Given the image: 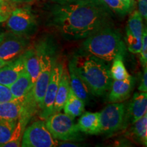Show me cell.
I'll list each match as a JSON object with an SVG mask.
<instances>
[{
  "label": "cell",
  "mask_w": 147,
  "mask_h": 147,
  "mask_svg": "<svg viewBox=\"0 0 147 147\" xmlns=\"http://www.w3.org/2000/svg\"><path fill=\"white\" fill-rule=\"evenodd\" d=\"M108 7L102 0H80L55 3L51 10V21L62 36L69 40L85 39L110 25Z\"/></svg>",
  "instance_id": "6da1fadb"
},
{
  "label": "cell",
  "mask_w": 147,
  "mask_h": 147,
  "mask_svg": "<svg viewBox=\"0 0 147 147\" xmlns=\"http://www.w3.org/2000/svg\"><path fill=\"white\" fill-rule=\"evenodd\" d=\"M71 61L75 70L87 84L91 94L101 96L110 89V70L104 60L84 53L74 55Z\"/></svg>",
  "instance_id": "7a4b0ae2"
},
{
  "label": "cell",
  "mask_w": 147,
  "mask_h": 147,
  "mask_svg": "<svg viewBox=\"0 0 147 147\" xmlns=\"http://www.w3.org/2000/svg\"><path fill=\"white\" fill-rule=\"evenodd\" d=\"M82 48L85 53L104 61H111L117 55H123L126 51L120 33L110 25L86 38L82 43Z\"/></svg>",
  "instance_id": "3957f363"
},
{
  "label": "cell",
  "mask_w": 147,
  "mask_h": 147,
  "mask_svg": "<svg viewBox=\"0 0 147 147\" xmlns=\"http://www.w3.org/2000/svg\"><path fill=\"white\" fill-rule=\"evenodd\" d=\"M46 126L54 138L62 141L80 140V131L74 119L65 113H55L46 119Z\"/></svg>",
  "instance_id": "277c9868"
},
{
  "label": "cell",
  "mask_w": 147,
  "mask_h": 147,
  "mask_svg": "<svg viewBox=\"0 0 147 147\" xmlns=\"http://www.w3.org/2000/svg\"><path fill=\"white\" fill-rule=\"evenodd\" d=\"M5 21L10 32L18 36L32 34L37 27L36 16L29 6L15 8Z\"/></svg>",
  "instance_id": "5b68a950"
},
{
  "label": "cell",
  "mask_w": 147,
  "mask_h": 147,
  "mask_svg": "<svg viewBox=\"0 0 147 147\" xmlns=\"http://www.w3.org/2000/svg\"><path fill=\"white\" fill-rule=\"evenodd\" d=\"M125 106L122 102L108 104L100 113V134H113L123 128L125 123Z\"/></svg>",
  "instance_id": "8992f818"
},
{
  "label": "cell",
  "mask_w": 147,
  "mask_h": 147,
  "mask_svg": "<svg viewBox=\"0 0 147 147\" xmlns=\"http://www.w3.org/2000/svg\"><path fill=\"white\" fill-rule=\"evenodd\" d=\"M58 140L54 138L49 131L45 121H37L25 128L21 146L54 147L58 146Z\"/></svg>",
  "instance_id": "52a82bcc"
},
{
  "label": "cell",
  "mask_w": 147,
  "mask_h": 147,
  "mask_svg": "<svg viewBox=\"0 0 147 147\" xmlns=\"http://www.w3.org/2000/svg\"><path fill=\"white\" fill-rule=\"evenodd\" d=\"M38 51L40 55V71L34 84L32 91L38 107L41 110L54 61L52 55L49 52L40 49H38Z\"/></svg>",
  "instance_id": "ba28073f"
},
{
  "label": "cell",
  "mask_w": 147,
  "mask_h": 147,
  "mask_svg": "<svg viewBox=\"0 0 147 147\" xmlns=\"http://www.w3.org/2000/svg\"><path fill=\"white\" fill-rule=\"evenodd\" d=\"M62 70H63V65L58 63L57 62H54L49 84L46 89L43 100V106L40 110H41L40 117L42 119L46 120L49 116L52 115L53 105L57 92Z\"/></svg>",
  "instance_id": "9c48e42d"
},
{
  "label": "cell",
  "mask_w": 147,
  "mask_h": 147,
  "mask_svg": "<svg viewBox=\"0 0 147 147\" xmlns=\"http://www.w3.org/2000/svg\"><path fill=\"white\" fill-rule=\"evenodd\" d=\"M28 45V40L25 36L12 34L7 36L0 44V59L10 61L23 54Z\"/></svg>",
  "instance_id": "30bf717a"
},
{
  "label": "cell",
  "mask_w": 147,
  "mask_h": 147,
  "mask_svg": "<svg viewBox=\"0 0 147 147\" xmlns=\"http://www.w3.org/2000/svg\"><path fill=\"white\" fill-rule=\"evenodd\" d=\"M25 69L23 57L21 55L0 68V84L10 87Z\"/></svg>",
  "instance_id": "8fae6325"
},
{
  "label": "cell",
  "mask_w": 147,
  "mask_h": 147,
  "mask_svg": "<svg viewBox=\"0 0 147 147\" xmlns=\"http://www.w3.org/2000/svg\"><path fill=\"white\" fill-rule=\"evenodd\" d=\"M134 79L130 76L123 80H113L112 82L108 101L110 103L122 102L129 97L134 87Z\"/></svg>",
  "instance_id": "7c38bea8"
},
{
  "label": "cell",
  "mask_w": 147,
  "mask_h": 147,
  "mask_svg": "<svg viewBox=\"0 0 147 147\" xmlns=\"http://www.w3.org/2000/svg\"><path fill=\"white\" fill-rule=\"evenodd\" d=\"M25 97L0 103V121H18L23 110Z\"/></svg>",
  "instance_id": "4fadbf2b"
},
{
  "label": "cell",
  "mask_w": 147,
  "mask_h": 147,
  "mask_svg": "<svg viewBox=\"0 0 147 147\" xmlns=\"http://www.w3.org/2000/svg\"><path fill=\"white\" fill-rule=\"evenodd\" d=\"M69 89H70V84H69L68 69L63 65V70H62L61 75L52 114L60 112L63 109L64 104H65L67 96H68Z\"/></svg>",
  "instance_id": "5bb4252c"
},
{
  "label": "cell",
  "mask_w": 147,
  "mask_h": 147,
  "mask_svg": "<svg viewBox=\"0 0 147 147\" xmlns=\"http://www.w3.org/2000/svg\"><path fill=\"white\" fill-rule=\"evenodd\" d=\"M67 69L69 72L71 89L76 96L80 97L84 103H87L89 101V95L91 93L85 82L82 80L75 70L71 60L69 61Z\"/></svg>",
  "instance_id": "9a60e30c"
},
{
  "label": "cell",
  "mask_w": 147,
  "mask_h": 147,
  "mask_svg": "<svg viewBox=\"0 0 147 147\" xmlns=\"http://www.w3.org/2000/svg\"><path fill=\"white\" fill-rule=\"evenodd\" d=\"M128 113L131 123L143 117L147 113V93L146 92H137L128 107Z\"/></svg>",
  "instance_id": "2e32d148"
},
{
  "label": "cell",
  "mask_w": 147,
  "mask_h": 147,
  "mask_svg": "<svg viewBox=\"0 0 147 147\" xmlns=\"http://www.w3.org/2000/svg\"><path fill=\"white\" fill-rule=\"evenodd\" d=\"M77 125L80 132L90 135L100 134V113H84L79 119Z\"/></svg>",
  "instance_id": "e0dca14e"
},
{
  "label": "cell",
  "mask_w": 147,
  "mask_h": 147,
  "mask_svg": "<svg viewBox=\"0 0 147 147\" xmlns=\"http://www.w3.org/2000/svg\"><path fill=\"white\" fill-rule=\"evenodd\" d=\"M23 57L25 69L31 77L33 84L36 82L40 71V55L38 49H30L24 51Z\"/></svg>",
  "instance_id": "ac0fdd59"
},
{
  "label": "cell",
  "mask_w": 147,
  "mask_h": 147,
  "mask_svg": "<svg viewBox=\"0 0 147 147\" xmlns=\"http://www.w3.org/2000/svg\"><path fill=\"white\" fill-rule=\"evenodd\" d=\"M34 84L27 71L24 70L20 76L9 87L14 98L25 97L33 89Z\"/></svg>",
  "instance_id": "d6986e66"
},
{
  "label": "cell",
  "mask_w": 147,
  "mask_h": 147,
  "mask_svg": "<svg viewBox=\"0 0 147 147\" xmlns=\"http://www.w3.org/2000/svg\"><path fill=\"white\" fill-rule=\"evenodd\" d=\"M84 106L85 103L80 97L76 96L70 88L67 100L63 108L64 113L74 119L76 117H79L83 113Z\"/></svg>",
  "instance_id": "ffe728a7"
},
{
  "label": "cell",
  "mask_w": 147,
  "mask_h": 147,
  "mask_svg": "<svg viewBox=\"0 0 147 147\" xmlns=\"http://www.w3.org/2000/svg\"><path fill=\"white\" fill-rule=\"evenodd\" d=\"M31 118L28 116L21 113L18 118L16 127L14 128L10 139L7 143L3 145V147H18L21 146L22 137H23V132L26 128L27 125Z\"/></svg>",
  "instance_id": "44dd1931"
},
{
  "label": "cell",
  "mask_w": 147,
  "mask_h": 147,
  "mask_svg": "<svg viewBox=\"0 0 147 147\" xmlns=\"http://www.w3.org/2000/svg\"><path fill=\"white\" fill-rule=\"evenodd\" d=\"M113 61V65L110 69L112 79L123 80L130 76L124 65L123 55L121 54L117 55Z\"/></svg>",
  "instance_id": "7402d4cb"
},
{
  "label": "cell",
  "mask_w": 147,
  "mask_h": 147,
  "mask_svg": "<svg viewBox=\"0 0 147 147\" xmlns=\"http://www.w3.org/2000/svg\"><path fill=\"white\" fill-rule=\"evenodd\" d=\"M142 17L138 11L136 10L129 16L127 29L137 38H142L144 29Z\"/></svg>",
  "instance_id": "603a6c76"
},
{
  "label": "cell",
  "mask_w": 147,
  "mask_h": 147,
  "mask_svg": "<svg viewBox=\"0 0 147 147\" xmlns=\"http://www.w3.org/2000/svg\"><path fill=\"white\" fill-rule=\"evenodd\" d=\"M134 123V134L139 142L147 146V113Z\"/></svg>",
  "instance_id": "cb8c5ba5"
},
{
  "label": "cell",
  "mask_w": 147,
  "mask_h": 147,
  "mask_svg": "<svg viewBox=\"0 0 147 147\" xmlns=\"http://www.w3.org/2000/svg\"><path fill=\"white\" fill-rule=\"evenodd\" d=\"M17 121H0V147L10 139Z\"/></svg>",
  "instance_id": "d4e9b609"
},
{
  "label": "cell",
  "mask_w": 147,
  "mask_h": 147,
  "mask_svg": "<svg viewBox=\"0 0 147 147\" xmlns=\"http://www.w3.org/2000/svg\"><path fill=\"white\" fill-rule=\"evenodd\" d=\"M125 41L128 50L133 54H139L142 48V38H137L126 29Z\"/></svg>",
  "instance_id": "484cf974"
},
{
  "label": "cell",
  "mask_w": 147,
  "mask_h": 147,
  "mask_svg": "<svg viewBox=\"0 0 147 147\" xmlns=\"http://www.w3.org/2000/svg\"><path fill=\"white\" fill-rule=\"evenodd\" d=\"M108 8L119 15L123 16L127 13L130 8L123 3L121 0H102Z\"/></svg>",
  "instance_id": "4316f807"
},
{
  "label": "cell",
  "mask_w": 147,
  "mask_h": 147,
  "mask_svg": "<svg viewBox=\"0 0 147 147\" xmlns=\"http://www.w3.org/2000/svg\"><path fill=\"white\" fill-rule=\"evenodd\" d=\"M10 0L0 1V23L5 22L14 9Z\"/></svg>",
  "instance_id": "83f0119b"
},
{
  "label": "cell",
  "mask_w": 147,
  "mask_h": 147,
  "mask_svg": "<svg viewBox=\"0 0 147 147\" xmlns=\"http://www.w3.org/2000/svg\"><path fill=\"white\" fill-rule=\"evenodd\" d=\"M140 54V61L141 64L143 67H146L147 66V33L146 27L143 29L142 35V48H141Z\"/></svg>",
  "instance_id": "f1b7e54d"
},
{
  "label": "cell",
  "mask_w": 147,
  "mask_h": 147,
  "mask_svg": "<svg viewBox=\"0 0 147 147\" xmlns=\"http://www.w3.org/2000/svg\"><path fill=\"white\" fill-rule=\"evenodd\" d=\"M15 99L11 93L9 87L0 84V103Z\"/></svg>",
  "instance_id": "f546056e"
},
{
  "label": "cell",
  "mask_w": 147,
  "mask_h": 147,
  "mask_svg": "<svg viewBox=\"0 0 147 147\" xmlns=\"http://www.w3.org/2000/svg\"><path fill=\"white\" fill-rule=\"evenodd\" d=\"M138 12L143 19H147V0H138Z\"/></svg>",
  "instance_id": "4dcf8cb0"
},
{
  "label": "cell",
  "mask_w": 147,
  "mask_h": 147,
  "mask_svg": "<svg viewBox=\"0 0 147 147\" xmlns=\"http://www.w3.org/2000/svg\"><path fill=\"white\" fill-rule=\"evenodd\" d=\"M138 90L140 92H147V66L144 67L142 80L138 87Z\"/></svg>",
  "instance_id": "1f68e13d"
},
{
  "label": "cell",
  "mask_w": 147,
  "mask_h": 147,
  "mask_svg": "<svg viewBox=\"0 0 147 147\" xmlns=\"http://www.w3.org/2000/svg\"><path fill=\"white\" fill-rule=\"evenodd\" d=\"M51 1H53V2H55V3H59V4H61V3L74 2V1H80V0H51Z\"/></svg>",
  "instance_id": "d6a6232c"
},
{
  "label": "cell",
  "mask_w": 147,
  "mask_h": 147,
  "mask_svg": "<svg viewBox=\"0 0 147 147\" xmlns=\"http://www.w3.org/2000/svg\"><path fill=\"white\" fill-rule=\"evenodd\" d=\"M123 3H125L126 5H127L128 7L131 8V0H121Z\"/></svg>",
  "instance_id": "836d02e7"
},
{
  "label": "cell",
  "mask_w": 147,
  "mask_h": 147,
  "mask_svg": "<svg viewBox=\"0 0 147 147\" xmlns=\"http://www.w3.org/2000/svg\"><path fill=\"white\" fill-rule=\"evenodd\" d=\"M10 1H12V2L15 3H22V2H29V1H31L32 0H10Z\"/></svg>",
  "instance_id": "e575fe53"
},
{
  "label": "cell",
  "mask_w": 147,
  "mask_h": 147,
  "mask_svg": "<svg viewBox=\"0 0 147 147\" xmlns=\"http://www.w3.org/2000/svg\"><path fill=\"white\" fill-rule=\"evenodd\" d=\"M5 35H6V34H5V33L0 32V44L3 42V40H4Z\"/></svg>",
  "instance_id": "d590c367"
},
{
  "label": "cell",
  "mask_w": 147,
  "mask_h": 147,
  "mask_svg": "<svg viewBox=\"0 0 147 147\" xmlns=\"http://www.w3.org/2000/svg\"><path fill=\"white\" fill-rule=\"evenodd\" d=\"M8 62L9 61H3V60L0 59V68H1V67H2L3 66L5 65L6 63H8Z\"/></svg>",
  "instance_id": "8d00e7d4"
},
{
  "label": "cell",
  "mask_w": 147,
  "mask_h": 147,
  "mask_svg": "<svg viewBox=\"0 0 147 147\" xmlns=\"http://www.w3.org/2000/svg\"><path fill=\"white\" fill-rule=\"evenodd\" d=\"M6 1V0H0V1Z\"/></svg>",
  "instance_id": "74e56055"
}]
</instances>
